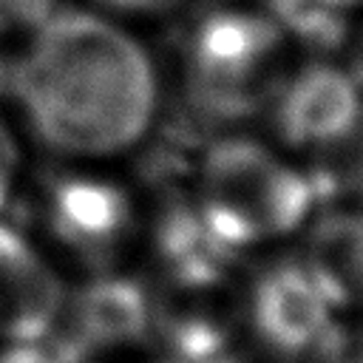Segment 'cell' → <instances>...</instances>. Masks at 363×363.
<instances>
[{
    "label": "cell",
    "mask_w": 363,
    "mask_h": 363,
    "mask_svg": "<svg viewBox=\"0 0 363 363\" xmlns=\"http://www.w3.org/2000/svg\"><path fill=\"white\" fill-rule=\"evenodd\" d=\"M0 363H57L45 343H0Z\"/></svg>",
    "instance_id": "obj_15"
},
{
    "label": "cell",
    "mask_w": 363,
    "mask_h": 363,
    "mask_svg": "<svg viewBox=\"0 0 363 363\" xmlns=\"http://www.w3.org/2000/svg\"><path fill=\"white\" fill-rule=\"evenodd\" d=\"M139 363H150V360H139Z\"/></svg>",
    "instance_id": "obj_17"
},
{
    "label": "cell",
    "mask_w": 363,
    "mask_h": 363,
    "mask_svg": "<svg viewBox=\"0 0 363 363\" xmlns=\"http://www.w3.org/2000/svg\"><path fill=\"white\" fill-rule=\"evenodd\" d=\"M267 14L289 43H303L315 51H332L346 40L343 0H269Z\"/></svg>",
    "instance_id": "obj_10"
},
{
    "label": "cell",
    "mask_w": 363,
    "mask_h": 363,
    "mask_svg": "<svg viewBox=\"0 0 363 363\" xmlns=\"http://www.w3.org/2000/svg\"><path fill=\"white\" fill-rule=\"evenodd\" d=\"M113 14H130V17H162L179 9L184 0H99Z\"/></svg>",
    "instance_id": "obj_14"
},
{
    "label": "cell",
    "mask_w": 363,
    "mask_h": 363,
    "mask_svg": "<svg viewBox=\"0 0 363 363\" xmlns=\"http://www.w3.org/2000/svg\"><path fill=\"white\" fill-rule=\"evenodd\" d=\"M3 102L43 159L125 164L156 136L167 88L116 17L57 6L20 40Z\"/></svg>",
    "instance_id": "obj_1"
},
{
    "label": "cell",
    "mask_w": 363,
    "mask_h": 363,
    "mask_svg": "<svg viewBox=\"0 0 363 363\" xmlns=\"http://www.w3.org/2000/svg\"><path fill=\"white\" fill-rule=\"evenodd\" d=\"M301 255L343 318L363 315V204H320L303 227Z\"/></svg>",
    "instance_id": "obj_9"
},
{
    "label": "cell",
    "mask_w": 363,
    "mask_h": 363,
    "mask_svg": "<svg viewBox=\"0 0 363 363\" xmlns=\"http://www.w3.org/2000/svg\"><path fill=\"white\" fill-rule=\"evenodd\" d=\"M346 71L352 74V79H354V82L360 85V91H363V28L352 37V51H349Z\"/></svg>",
    "instance_id": "obj_16"
},
{
    "label": "cell",
    "mask_w": 363,
    "mask_h": 363,
    "mask_svg": "<svg viewBox=\"0 0 363 363\" xmlns=\"http://www.w3.org/2000/svg\"><path fill=\"white\" fill-rule=\"evenodd\" d=\"M233 306L255 363H303L343 318L301 252L269 255L238 275Z\"/></svg>",
    "instance_id": "obj_5"
},
{
    "label": "cell",
    "mask_w": 363,
    "mask_h": 363,
    "mask_svg": "<svg viewBox=\"0 0 363 363\" xmlns=\"http://www.w3.org/2000/svg\"><path fill=\"white\" fill-rule=\"evenodd\" d=\"M289 37L267 11L216 9L199 17L179 54L176 96L210 133L264 119L289 74Z\"/></svg>",
    "instance_id": "obj_4"
},
{
    "label": "cell",
    "mask_w": 363,
    "mask_h": 363,
    "mask_svg": "<svg viewBox=\"0 0 363 363\" xmlns=\"http://www.w3.org/2000/svg\"><path fill=\"white\" fill-rule=\"evenodd\" d=\"M26 233L68 281L133 269L142 235V187L122 164L51 162L28 173L17 199Z\"/></svg>",
    "instance_id": "obj_3"
},
{
    "label": "cell",
    "mask_w": 363,
    "mask_h": 363,
    "mask_svg": "<svg viewBox=\"0 0 363 363\" xmlns=\"http://www.w3.org/2000/svg\"><path fill=\"white\" fill-rule=\"evenodd\" d=\"M31 145L11 108L0 99V218L11 216L31 173Z\"/></svg>",
    "instance_id": "obj_11"
},
{
    "label": "cell",
    "mask_w": 363,
    "mask_h": 363,
    "mask_svg": "<svg viewBox=\"0 0 363 363\" xmlns=\"http://www.w3.org/2000/svg\"><path fill=\"white\" fill-rule=\"evenodd\" d=\"M60 0H0V43L23 40L31 28H37Z\"/></svg>",
    "instance_id": "obj_13"
},
{
    "label": "cell",
    "mask_w": 363,
    "mask_h": 363,
    "mask_svg": "<svg viewBox=\"0 0 363 363\" xmlns=\"http://www.w3.org/2000/svg\"><path fill=\"white\" fill-rule=\"evenodd\" d=\"M303 363H363V315L340 318Z\"/></svg>",
    "instance_id": "obj_12"
},
{
    "label": "cell",
    "mask_w": 363,
    "mask_h": 363,
    "mask_svg": "<svg viewBox=\"0 0 363 363\" xmlns=\"http://www.w3.org/2000/svg\"><path fill=\"white\" fill-rule=\"evenodd\" d=\"M184 184L210 233L238 258L298 238L323 204L315 170L250 128L210 133Z\"/></svg>",
    "instance_id": "obj_2"
},
{
    "label": "cell",
    "mask_w": 363,
    "mask_h": 363,
    "mask_svg": "<svg viewBox=\"0 0 363 363\" xmlns=\"http://www.w3.org/2000/svg\"><path fill=\"white\" fill-rule=\"evenodd\" d=\"M68 278L11 216L0 218V343H45Z\"/></svg>",
    "instance_id": "obj_8"
},
{
    "label": "cell",
    "mask_w": 363,
    "mask_h": 363,
    "mask_svg": "<svg viewBox=\"0 0 363 363\" xmlns=\"http://www.w3.org/2000/svg\"><path fill=\"white\" fill-rule=\"evenodd\" d=\"M267 136L303 164L343 153L363 133V91L332 60L292 65L267 113Z\"/></svg>",
    "instance_id": "obj_7"
},
{
    "label": "cell",
    "mask_w": 363,
    "mask_h": 363,
    "mask_svg": "<svg viewBox=\"0 0 363 363\" xmlns=\"http://www.w3.org/2000/svg\"><path fill=\"white\" fill-rule=\"evenodd\" d=\"M153 295L136 269L68 281L57 320L45 337L57 363L147 360Z\"/></svg>",
    "instance_id": "obj_6"
}]
</instances>
